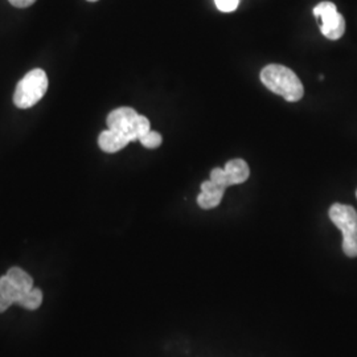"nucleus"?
I'll return each instance as SVG.
<instances>
[{
    "instance_id": "6",
    "label": "nucleus",
    "mask_w": 357,
    "mask_h": 357,
    "mask_svg": "<svg viewBox=\"0 0 357 357\" xmlns=\"http://www.w3.org/2000/svg\"><path fill=\"white\" fill-rule=\"evenodd\" d=\"M250 175L249 166L243 159H233L224 168H215L211 172V178L218 185L228 188L230 185L245 183Z\"/></svg>"
},
{
    "instance_id": "4",
    "label": "nucleus",
    "mask_w": 357,
    "mask_h": 357,
    "mask_svg": "<svg viewBox=\"0 0 357 357\" xmlns=\"http://www.w3.org/2000/svg\"><path fill=\"white\" fill-rule=\"evenodd\" d=\"M332 222L343 233V252L345 255L357 257V212L354 206L333 204L330 208Z\"/></svg>"
},
{
    "instance_id": "5",
    "label": "nucleus",
    "mask_w": 357,
    "mask_h": 357,
    "mask_svg": "<svg viewBox=\"0 0 357 357\" xmlns=\"http://www.w3.org/2000/svg\"><path fill=\"white\" fill-rule=\"evenodd\" d=\"M314 15L321 20L320 31L330 40H339L344 35L345 20L342 13H337L336 6L331 1H321L315 8Z\"/></svg>"
},
{
    "instance_id": "8",
    "label": "nucleus",
    "mask_w": 357,
    "mask_h": 357,
    "mask_svg": "<svg viewBox=\"0 0 357 357\" xmlns=\"http://www.w3.org/2000/svg\"><path fill=\"white\" fill-rule=\"evenodd\" d=\"M128 143H130V141L126 139L123 135L115 132V131L110 130V128L102 131L100 134V138H98L100 149L107 153H118L122 149H125Z\"/></svg>"
},
{
    "instance_id": "14",
    "label": "nucleus",
    "mask_w": 357,
    "mask_h": 357,
    "mask_svg": "<svg viewBox=\"0 0 357 357\" xmlns=\"http://www.w3.org/2000/svg\"><path fill=\"white\" fill-rule=\"evenodd\" d=\"M13 7H17V8H26L29 6H32L36 0H8Z\"/></svg>"
},
{
    "instance_id": "15",
    "label": "nucleus",
    "mask_w": 357,
    "mask_h": 357,
    "mask_svg": "<svg viewBox=\"0 0 357 357\" xmlns=\"http://www.w3.org/2000/svg\"><path fill=\"white\" fill-rule=\"evenodd\" d=\"M11 305H13V303L10 299H7L3 295H0V312H4Z\"/></svg>"
},
{
    "instance_id": "13",
    "label": "nucleus",
    "mask_w": 357,
    "mask_h": 357,
    "mask_svg": "<svg viewBox=\"0 0 357 357\" xmlns=\"http://www.w3.org/2000/svg\"><path fill=\"white\" fill-rule=\"evenodd\" d=\"M215 3L221 13H233L237 10L240 0H215Z\"/></svg>"
},
{
    "instance_id": "10",
    "label": "nucleus",
    "mask_w": 357,
    "mask_h": 357,
    "mask_svg": "<svg viewBox=\"0 0 357 357\" xmlns=\"http://www.w3.org/2000/svg\"><path fill=\"white\" fill-rule=\"evenodd\" d=\"M0 295L10 299L13 303H17L23 293L13 284V281L6 274L0 278Z\"/></svg>"
},
{
    "instance_id": "9",
    "label": "nucleus",
    "mask_w": 357,
    "mask_h": 357,
    "mask_svg": "<svg viewBox=\"0 0 357 357\" xmlns=\"http://www.w3.org/2000/svg\"><path fill=\"white\" fill-rule=\"evenodd\" d=\"M7 277L13 281V284L24 294L33 289V280L28 275L23 268H13L7 271Z\"/></svg>"
},
{
    "instance_id": "3",
    "label": "nucleus",
    "mask_w": 357,
    "mask_h": 357,
    "mask_svg": "<svg viewBox=\"0 0 357 357\" xmlns=\"http://www.w3.org/2000/svg\"><path fill=\"white\" fill-rule=\"evenodd\" d=\"M48 90V76L43 69H33L23 77L13 93V103L19 109L35 106Z\"/></svg>"
},
{
    "instance_id": "1",
    "label": "nucleus",
    "mask_w": 357,
    "mask_h": 357,
    "mask_svg": "<svg viewBox=\"0 0 357 357\" xmlns=\"http://www.w3.org/2000/svg\"><path fill=\"white\" fill-rule=\"evenodd\" d=\"M262 84L273 93L283 97L289 102L302 100L305 94L303 84L290 68L283 65L271 64L265 66L261 72Z\"/></svg>"
},
{
    "instance_id": "17",
    "label": "nucleus",
    "mask_w": 357,
    "mask_h": 357,
    "mask_svg": "<svg viewBox=\"0 0 357 357\" xmlns=\"http://www.w3.org/2000/svg\"><path fill=\"white\" fill-rule=\"evenodd\" d=\"M356 195H357V192H356Z\"/></svg>"
},
{
    "instance_id": "2",
    "label": "nucleus",
    "mask_w": 357,
    "mask_h": 357,
    "mask_svg": "<svg viewBox=\"0 0 357 357\" xmlns=\"http://www.w3.org/2000/svg\"><path fill=\"white\" fill-rule=\"evenodd\" d=\"M107 128L123 135L130 142L139 141L151 130L150 121L131 107H119L107 115Z\"/></svg>"
},
{
    "instance_id": "12",
    "label": "nucleus",
    "mask_w": 357,
    "mask_h": 357,
    "mask_svg": "<svg viewBox=\"0 0 357 357\" xmlns=\"http://www.w3.org/2000/svg\"><path fill=\"white\" fill-rule=\"evenodd\" d=\"M139 142L147 149H158L162 144L163 138H162V135L159 132L150 130L149 132L142 135L141 138H139Z\"/></svg>"
},
{
    "instance_id": "11",
    "label": "nucleus",
    "mask_w": 357,
    "mask_h": 357,
    "mask_svg": "<svg viewBox=\"0 0 357 357\" xmlns=\"http://www.w3.org/2000/svg\"><path fill=\"white\" fill-rule=\"evenodd\" d=\"M41 302H43V293H41V290L33 287L29 291L23 294L16 305L24 307L26 310H36L41 305Z\"/></svg>"
},
{
    "instance_id": "7",
    "label": "nucleus",
    "mask_w": 357,
    "mask_h": 357,
    "mask_svg": "<svg viewBox=\"0 0 357 357\" xmlns=\"http://www.w3.org/2000/svg\"><path fill=\"white\" fill-rule=\"evenodd\" d=\"M225 190L227 188L218 185L212 180L204 181L202 184V193L197 197V204L200 205L203 209L216 208L217 205L221 203Z\"/></svg>"
},
{
    "instance_id": "16",
    "label": "nucleus",
    "mask_w": 357,
    "mask_h": 357,
    "mask_svg": "<svg viewBox=\"0 0 357 357\" xmlns=\"http://www.w3.org/2000/svg\"><path fill=\"white\" fill-rule=\"evenodd\" d=\"M88 1H97V0H88Z\"/></svg>"
}]
</instances>
